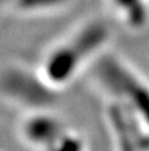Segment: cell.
<instances>
[{"instance_id": "5", "label": "cell", "mask_w": 149, "mask_h": 151, "mask_svg": "<svg viewBox=\"0 0 149 151\" xmlns=\"http://www.w3.org/2000/svg\"><path fill=\"white\" fill-rule=\"evenodd\" d=\"M106 5L116 23L136 31L149 19V0H106Z\"/></svg>"}, {"instance_id": "3", "label": "cell", "mask_w": 149, "mask_h": 151, "mask_svg": "<svg viewBox=\"0 0 149 151\" xmlns=\"http://www.w3.org/2000/svg\"><path fill=\"white\" fill-rule=\"evenodd\" d=\"M0 97L25 113L54 107L60 93L45 83L36 66L9 64L0 69Z\"/></svg>"}, {"instance_id": "1", "label": "cell", "mask_w": 149, "mask_h": 151, "mask_svg": "<svg viewBox=\"0 0 149 151\" xmlns=\"http://www.w3.org/2000/svg\"><path fill=\"white\" fill-rule=\"evenodd\" d=\"M89 76L116 150L149 151V80L107 50Z\"/></svg>"}, {"instance_id": "6", "label": "cell", "mask_w": 149, "mask_h": 151, "mask_svg": "<svg viewBox=\"0 0 149 151\" xmlns=\"http://www.w3.org/2000/svg\"><path fill=\"white\" fill-rule=\"evenodd\" d=\"M73 0H9L8 4L16 13L28 17L49 16L67 8Z\"/></svg>"}, {"instance_id": "7", "label": "cell", "mask_w": 149, "mask_h": 151, "mask_svg": "<svg viewBox=\"0 0 149 151\" xmlns=\"http://www.w3.org/2000/svg\"><path fill=\"white\" fill-rule=\"evenodd\" d=\"M44 151H84L83 137L81 133L66 125Z\"/></svg>"}, {"instance_id": "2", "label": "cell", "mask_w": 149, "mask_h": 151, "mask_svg": "<svg viewBox=\"0 0 149 151\" xmlns=\"http://www.w3.org/2000/svg\"><path fill=\"white\" fill-rule=\"evenodd\" d=\"M110 36V25L100 17L79 23L44 52L36 65L40 77L61 94L92 68L107 50Z\"/></svg>"}, {"instance_id": "4", "label": "cell", "mask_w": 149, "mask_h": 151, "mask_svg": "<svg viewBox=\"0 0 149 151\" xmlns=\"http://www.w3.org/2000/svg\"><path fill=\"white\" fill-rule=\"evenodd\" d=\"M66 126L53 107L25 111L18 122V134L25 143L44 150Z\"/></svg>"}, {"instance_id": "8", "label": "cell", "mask_w": 149, "mask_h": 151, "mask_svg": "<svg viewBox=\"0 0 149 151\" xmlns=\"http://www.w3.org/2000/svg\"><path fill=\"white\" fill-rule=\"evenodd\" d=\"M9 1V0H0V4H1V3H8Z\"/></svg>"}]
</instances>
